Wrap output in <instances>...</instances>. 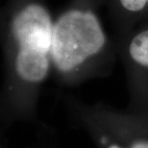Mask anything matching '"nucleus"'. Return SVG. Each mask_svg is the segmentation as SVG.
<instances>
[{"label": "nucleus", "instance_id": "1", "mask_svg": "<svg viewBox=\"0 0 148 148\" xmlns=\"http://www.w3.org/2000/svg\"><path fill=\"white\" fill-rule=\"evenodd\" d=\"M53 24L47 9L38 3L24 6L14 16L12 35L16 43L14 71L26 86H38L49 75L52 66Z\"/></svg>", "mask_w": 148, "mask_h": 148}, {"label": "nucleus", "instance_id": "2", "mask_svg": "<svg viewBox=\"0 0 148 148\" xmlns=\"http://www.w3.org/2000/svg\"><path fill=\"white\" fill-rule=\"evenodd\" d=\"M105 45L106 35L95 14L84 9L69 10L53 24L52 66L61 75H72Z\"/></svg>", "mask_w": 148, "mask_h": 148}, {"label": "nucleus", "instance_id": "3", "mask_svg": "<svg viewBox=\"0 0 148 148\" xmlns=\"http://www.w3.org/2000/svg\"><path fill=\"white\" fill-rule=\"evenodd\" d=\"M124 148H148V121L137 115L92 111Z\"/></svg>", "mask_w": 148, "mask_h": 148}, {"label": "nucleus", "instance_id": "4", "mask_svg": "<svg viewBox=\"0 0 148 148\" xmlns=\"http://www.w3.org/2000/svg\"><path fill=\"white\" fill-rule=\"evenodd\" d=\"M82 124L90 133L97 148H124L115 136L101 122L92 112H86L78 115Z\"/></svg>", "mask_w": 148, "mask_h": 148}, {"label": "nucleus", "instance_id": "5", "mask_svg": "<svg viewBox=\"0 0 148 148\" xmlns=\"http://www.w3.org/2000/svg\"><path fill=\"white\" fill-rule=\"evenodd\" d=\"M128 56L137 66L148 70V29L138 33L131 40Z\"/></svg>", "mask_w": 148, "mask_h": 148}, {"label": "nucleus", "instance_id": "6", "mask_svg": "<svg viewBox=\"0 0 148 148\" xmlns=\"http://www.w3.org/2000/svg\"><path fill=\"white\" fill-rule=\"evenodd\" d=\"M121 6L130 13H138L148 4V0H119Z\"/></svg>", "mask_w": 148, "mask_h": 148}]
</instances>
